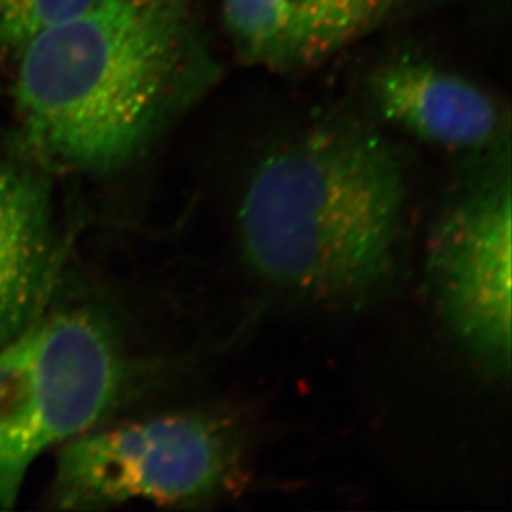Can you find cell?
Instances as JSON below:
<instances>
[{"mask_svg": "<svg viewBox=\"0 0 512 512\" xmlns=\"http://www.w3.org/2000/svg\"><path fill=\"white\" fill-rule=\"evenodd\" d=\"M123 377L112 327L85 307L47 310L0 347V508H14L42 453L97 425Z\"/></svg>", "mask_w": 512, "mask_h": 512, "instance_id": "3957f363", "label": "cell"}, {"mask_svg": "<svg viewBox=\"0 0 512 512\" xmlns=\"http://www.w3.org/2000/svg\"><path fill=\"white\" fill-rule=\"evenodd\" d=\"M97 0H0V45L19 50L55 25L77 17Z\"/></svg>", "mask_w": 512, "mask_h": 512, "instance_id": "9c48e42d", "label": "cell"}, {"mask_svg": "<svg viewBox=\"0 0 512 512\" xmlns=\"http://www.w3.org/2000/svg\"><path fill=\"white\" fill-rule=\"evenodd\" d=\"M511 181L494 174L436 231L430 276L446 322L491 367L511 365Z\"/></svg>", "mask_w": 512, "mask_h": 512, "instance_id": "5b68a950", "label": "cell"}, {"mask_svg": "<svg viewBox=\"0 0 512 512\" xmlns=\"http://www.w3.org/2000/svg\"><path fill=\"white\" fill-rule=\"evenodd\" d=\"M234 448L223 428L199 415H168L85 431L60 446L52 501L88 511L130 501L181 504L216 493Z\"/></svg>", "mask_w": 512, "mask_h": 512, "instance_id": "277c9868", "label": "cell"}, {"mask_svg": "<svg viewBox=\"0 0 512 512\" xmlns=\"http://www.w3.org/2000/svg\"><path fill=\"white\" fill-rule=\"evenodd\" d=\"M392 0H224L237 54L272 72L312 67L353 44Z\"/></svg>", "mask_w": 512, "mask_h": 512, "instance_id": "52a82bcc", "label": "cell"}, {"mask_svg": "<svg viewBox=\"0 0 512 512\" xmlns=\"http://www.w3.org/2000/svg\"><path fill=\"white\" fill-rule=\"evenodd\" d=\"M15 105L49 165L103 174L155 135L181 72L176 4L97 0L19 49Z\"/></svg>", "mask_w": 512, "mask_h": 512, "instance_id": "7a4b0ae2", "label": "cell"}, {"mask_svg": "<svg viewBox=\"0 0 512 512\" xmlns=\"http://www.w3.org/2000/svg\"><path fill=\"white\" fill-rule=\"evenodd\" d=\"M370 92L387 120L436 145L479 148L501 125V108L486 90L430 63L401 60L383 67Z\"/></svg>", "mask_w": 512, "mask_h": 512, "instance_id": "ba28073f", "label": "cell"}, {"mask_svg": "<svg viewBox=\"0 0 512 512\" xmlns=\"http://www.w3.org/2000/svg\"><path fill=\"white\" fill-rule=\"evenodd\" d=\"M63 251L49 181L35 168L0 161V347L49 310Z\"/></svg>", "mask_w": 512, "mask_h": 512, "instance_id": "8992f818", "label": "cell"}, {"mask_svg": "<svg viewBox=\"0 0 512 512\" xmlns=\"http://www.w3.org/2000/svg\"><path fill=\"white\" fill-rule=\"evenodd\" d=\"M405 178L363 128L312 131L262 161L239 209L242 249L267 281L314 297H357L395 261Z\"/></svg>", "mask_w": 512, "mask_h": 512, "instance_id": "6da1fadb", "label": "cell"}, {"mask_svg": "<svg viewBox=\"0 0 512 512\" xmlns=\"http://www.w3.org/2000/svg\"><path fill=\"white\" fill-rule=\"evenodd\" d=\"M136 4L150 5V7H166L176 4V0H133Z\"/></svg>", "mask_w": 512, "mask_h": 512, "instance_id": "30bf717a", "label": "cell"}]
</instances>
